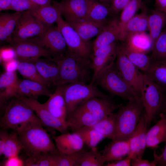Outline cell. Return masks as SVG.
<instances>
[{
  "mask_svg": "<svg viewBox=\"0 0 166 166\" xmlns=\"http://www.w3.org/2000/svg\"><path fill=\"white\" fill-rule=\"evenodd\" d=\"M49 59L59 66L57 86L74 82L87 83L91 78L90 59L81 57L67 49L64 54Z\"/></svg>",
  "mask_w": 166,
  "mask_h": 166,
  "instance_id": "obj_1",
  "label": "cell"
},
{
  "mask_svg": "<svg viewBox=\"0 0 166 166\" xmlns=\"http://www.w3.org/2000/svg\"><path fill=\"white\" fill-rule=\"evenodd\" d=\"M41 122L33 123L18 134L19 140L28 157L58 151Z\"/></svg>",
  "mask_w": 166,
  "mask_h": 166,
  "instance_id": "obj_2",
  "label": "cell"
},
{
  "mask_svg": "<svg viewBox=\"0 0 166 166\" xmlns=\"http://www.w3.org/2000/svg\"><path fill=\"white\" fill-rule=\"evenodd\" d=\"M14 97L6 106L1 118V127L13 129L18 133L33 123H42L30 107L19 99Z\"/></svg>",
  "mask_w": 166,
  "mask_h": 166,
  "instance_id": "obj_3",
  "label": "cell"
},
{
  "mask_svg": "<svg viewBox=\"0 0 166 166\" xmlns=\"http://www.w3.org/2000/svg\"><path fill=\"white\" fill-rule=\"evenodd\" d=\"M143 108L140 97L128 100L127 104L120 105L116 114L114 140H128L134 132Z\"/></svg>",
  "mask_w": 166,
  "mask_h": 166,
  "instance_id": "obj_4",
  "label": "cell"
},
{
  "mask_svg": "<svg viewBox=\"0 0 166 166\" xmlns=\"http://www.w3.org/2000/svg\"><path fill=\"white\" fill-rule=\"evenodd\" d=\"M95 82L111 94L128 100L140 97L122 77L115 63L101 73Z\"/></svg>",
  "mask_w": 166,
  "mask_h": 166,
  "instance_id": "obj_5",
  "label": "cell"
},
{
  "mask_svg": "<svg viewBox=\"0 0 166 166\" xmlns=\"http://www.w3.org/2000/svg\"><path fill=\"white\" fill-rule=\"evenodd\" d=\"M162 89L143 73V83L140 99L145 110V123L149 126L155 116L160 110L164 100V93Z\"/></svg>",
  "mask_w": 166,
  "mask_h": 166,
  "instance_id": "obj_6",
  "label": "cell"
},
{
  "mask_svg": "<svg viewBox=\"0 0 166 166\" xmlns=\"http://www.w3.org/2000/svg\"><path fill=\"white\" fill-rule=\"evenodd\" d=\"M63 93L67 106V117L90 98L94 97L108 98L91 83L88 84L74 82L64 85Z\"/></svg>",
  "mask_w": 166,
  "mask_h": 166,
  "instance_id": "obj_7",
  "label": "cell"
},
{
  "mask_svg": "<svg viewBox=\"0 0 166 166\" xmlns=\"http://www.w3.org/2000/svg\"><path fill=\"white\" fill-rule=\"evenodd\" d=\"M48 27L31 11H23L12 34L13 43L27 40L37 36L41 37Z\"/></svg>",
  "mask_w": 166,
  "mask_h": 166,
  "instance_id": "obj_8",
  "label": "cell"
},
{
  "mask_svg": "<svg viewBox=\"0 0 166 166\" xmlns=\"http://www.w3.org/2000/svg\"><path fill=\"white\" fill-rule=\"evenodd\" d=\"M56 22L65 38L68 49L83 57L91 58L93 49L90 42L82 39L75 30L62 18L61 13Z\"/></svg>",
  "mask_w": 166,
  "mask_h": 166,
  "instance_id": "obj_9",
  "label": "cell"
},
{
  "mask_svg": "<svg viewBox=\"0 0 166 166\" xmlns=\"http://www.w3.org/2000/svg\"><path fill=\"white\" fill-rule=\"evenodd\" d=\"M115 63L121 75L135 93L140 97L143 73L130 61L118 45Z\"/></svg>",
  "mask_w": 166,
  "mask_h": 166,
  "instance_id": "obj_10",
  "label": "cell"
},
{
  "mask_svg": "<svg viewBox=\"0 0 166 166\" xmlns=\"http://www.w3.org/2000/svg\"><path fill=\"white\" fill-rule=\"evenodd\" d=\"M14 97L19 99L30 107L35 113L43 126L48 129L49 131L55 130L61 134L67 132L68 127L67 123L54 117L44 104L40 103L37 99L18 95H15Z\"/></svg>",
  "mask_w": 166,
  "mask_h": 166,
  "instance_id": "obj_11",
  "label": "cell"
},
{
  "mask_svg": "<svg viewBox=\"0 0 166 166\" xmlns=\"http://www.w3.org/2000/svg\"><path fill=\"white\" fill-rule=\"evenodd\" d=\"M11 44L19 61H28L42 56L50 58L54 56L48 49L44 48L41 39L32 38Z\"/></svg>",
  "mask_w": 166,
  "mask_h": 166,
  "instance_id": "obj_12",
  "label": "cell"
},
{
  "mask_svg": "<svg viewBox=\"0 0 166 166\" xmlns=\"http://www.w3.org/2000/svg\"><path fill=\"white\" fill-rule=\"evenodd\" d=\"M118 46L114 42L93 51L91 57L93 73L91 83L93 84L101 73L114 63Z\"/></svg>",
  "mask_w": 166,
  "mask_h": 166,
  "instance_id": "obj_13",
  "label": "cell"
},
{
  "mask_svg": "<svg viewBox=\"0 0 166 166\" xmlns=\"http://www.w3.org/2000/svg\"><path fill=\"white\" fill-rule=\"evenodd\" d=\"M91 0H62L53 1L65 21L87 18Z\"/></svg>",
  "mask_w": 166,
  "mask_h": 166,
  "instance_id": "obj_14",
  "label": "cell"
},
{
  "mask_svg": "<svg viewBox=\"0 0 166 166\" xmlns=\"http://www.w3.org/2000/svg\"><path fill=\"white\" fill-rule=\"evenodd\" d=\"M126 39L119 19L114 17L108 20L103 30L98 35L93 45V51L101 47L108 45L120 40Z\"/></svg>",
  "mask_w": 166,
  "mask_h": 166,
  "instance_id": "obj_15",
  "label": "cell"
},
{
  "mask_svg": "<svg viewBox=\"0 0 166 166\" xmlns=\"http://www.w3.org/2000/svg\"><path fill=\"white\" fill-rule=\"evenodd\" d=\"M147 127L144 114H141L134 132L128 140L130 151L127 156L131 160L143 156L147 148Z\"/></svg>",
  "mask_w": 166,
  "mask_h": 166,
  "instance_id": "obj_16",
  "label": "cell"
},
{
  "mask_svg": "<svg viewBox=\"0 0 166 166\" xmlns=\"http://www.w3.org/2000/svg\"><path fill=\"white\" fill-rule=\"evenodd\" d=\"M120 106L109 98L94 97L85 100L78 107L92 113L101 120L113 113Z\"/></svg>",
  "mask_w": 166,
  "mask_h": 166,
  "instance_id": "obj_17",
  "label": "cell"
},
{
  "mask_svg": "<svg viewBox=\"0 0 166 166\" xmlns=\"http://www.w3.org/2000/svg\"><path fill=\"white\" fill-rule=\"evenodd\" d=\"M44 46L46 47L54 57L65 53L67 47L65 38L57 26L48 27L40 37Z\"/></svg>",
  "mask_w": 166,
  "mask_h": 166,
  "instance_id": "obj_18",
  "label": "cell"
},
{
  "mask_svg": "<svg viewBox=\"0 0 166 166\" xmlns=\"http://www.w3.org/2000/svg\"><path fill=\"white\" fill-rule=\"evenodd\" d=\"M63 87L64 85L57 86L54 92L43 104L54 117L67 123V108L64 95Z\"/></svg>",
  "mask_w": 166,
  "mask_h": 166,
  "instance_id": "obj_19",
  "label": "cell"
},
{
  "mask_svg": "<svg viewBox=\"0 0 166 166\" xmlns=\"http://www.w3.org/2000/svg\"><path fill=\"white\" fill-rule=\"evenodd\" d=\"M55 142L56 147L61 152L70 154L83 149L85 144L81 136L75 132H66L58 136L52 135Z\"/></svg>",
  "mask_w": 166,
  "mask_h": 166,
  "instance_id": "obj_20",
  "label": "cell"
},
{
  "mask_svg": "<svg viewBox=\"0 0 166 166\" xmlns=\"http://www.w3.org/2000/svg\"><path fill=\"white\" fill-rule=\"evenodd\" d=\"M66 21L75 30L82 39L86 41H89L92 38L98 36L103 30L106 24L97 23L86 18Z\"/></svg>",
  "mask_w": 166,
  "mask_h": 166,
  "instance_id": "obj_21",
  "label": "cell"
},
{
  "mask_svg": "<svg viewBox=\"0 0 166 166\" xmlns=\"http://www.w3.org/2000/svg\"><path fill=\"white\" fill-rule=\"evenodd\" d=\"M47 87L39 82L27 79L19 80L14 97L18 95L37 99L42 96L49 97L52 93Z\"/></svg>",
  "mask_w": 166,
  "mask_h": 166,
  "instance_id": "obj_22",
  "label": "cell"
},
{
  "mask_svg": "<svg viewBox=\"0 0 166 166\" xmlns=\"http://www.w3.org/2000/svg\"><path fill=\"white\" fill-rule=\"evenodd\" d=\"M129 151L128 140H116L109 142L101 153L104 163L121 159L128 156Z\"/></svg>",
  "mask_w": 166,
  "mask_h": 166,
  "instance_id": "obj_23",
  "label": "cell"
},
{
  "mask_svg": "<svg viewBox=\"0 0 166 166\" xmlns=\"http://www.w3.org/2000/svg\"><path fill=\"white\" fill-rule=\"evenodd\" d=\"M100 121L95 115L79 107L68 116L66 119L68 128L73 132L82 127L93 126Z\"/></svg>",
  "mask_w": 166,
  "mask_h": 166,
  "instance_id": "obj_24",
  "label": "cell"
},
{
  "mask_svg": "<svg viewBox=\"0 0 166 166\" xmlns=\"http://www.w3.org/2000/svg\"><path fill=\"white\" fill-rule=\"evenodd\" d=\"M33 63L48 86H57L59 75V66L55 62L39 58L28 61Z\"/></svg>",
  "mask_w": 166,
  "mask_h": 166,
  "instance_id": "obj_25",
  "label": "cell"
},
{
  "mask_svg": "<svg viewBox=\"0 0 166 166\" xmlns=\"http://www.w3.org/2000/svg\"><path fill=\"white\" fill-rule=\"evenodd\" d=\"M124 42L125 44L130 49L146 54L152 51L154 43L149 34L145 32L128 35Z\"/></svg>",
  "mask_w": 166,
  "mask_h": 166,
  "instance_id": "obj_26",
  "label": "cell"
},
{
  "mask_svg": "<svg viewBox=\"0 0 166 166\" xmlns=\"http://www.w3.org/2000/svg\"><path fill=\"white\" fill-rule=\"evenodd\" d=\"M19 80L15 71H6L0 76L1 106L8 99L14 97Z\"/></svg>",
  "mask_w": 166,
  "mask_h": 166,
  "instance_id": "obj_27",
  "label": "cell"
},
{
  "mask_svg": "<svg viewBox=\"0 0 166 166\" xmlns=\"http://www.w3.org/2000/svg\"><path fill=\"white\" fill-rule=\"evenodd\" d=\"M160 117L156 123L148 130L147 148H155L166 139V117L162 113Z\"/></svg>",
  "mask_w": 166,
  "mask_h": 166,
  "instance_id": "obj_28",
  "label": "cell"
},
{
  "mask_svg": "<svg viewBox=\"0 0 166 166\" xmlns=\"http://www.w3.org/2000/svg\"><path fill=\"white\" fill-rule=\"evenodd\" d=\"M144 73L164 91L166 90V60L152 59L149 68Z\"/></svg>",
  "mask_w": 166,
  "mask_h": 166,
  "instance_id": "obj_29",
  "label": "cell"
},
{
  "mask_svg": "<svg viewBox=\"0 0 166 166\" xmlns=\"http://www.w3.org/2000/svg\"><path fill=\"white\" fill-rule=\"evenodd\" d=\"M142 9V11L140 13L135 14L126 23L124 29L126 38L128 35L145 32L148 29V15L147 14L146 8L143 4Z\"/></svg>",
  "mask_w": 166,
  "mask_h": 166,
  "instance_id": "obj_30",
  "label": "cell"
},
{
  "mask_svg": "<svg viewBox=\"0 0 166 166\" xmlns=\"http://www.w3.org/2000/svg\"><path fill=\"white\" fill-rule=\"evenodd\" d=\"M166 26V13L156 9L148 16L149 35L154 42Z\"/></svg>",
  "mask_w": 166,
  "mask_h": 166,
  "instance_id": "obj_31",
  "label": "cell"
},
{
  "mask_svg": "<svg viewBox=\"0 0 166 166\" xmlns=\"http://www.w3.org/2000/svg\"><path fill=\"white\" fill-rule=\"evenodd\" d=\"M120 46L129 59L139 70L143 71L144 73L147 71L152 61L151 57L148 56L147 54L130 49L124 43Z\"/></svg>",
  "mask_w": 166,
  "mask_h": 166,
  "instance_id": "obj_32",
  "label": "cell"
},
{
  "mask_svg": "<svg viewBox=\"0 0 166 166\" xmlns=\"http://www.w3.org/2000/svg\"><path fill=\"white\" fill-rule=\"evenodd\" d=\"M110 14L111 13L109 6L91 0L86 18L97 23L105 24Z\"/></svg>",
  "mask_w": 166,
  "mask_h": 166,
  "instance_id": "obj_33",
  "label": "cell"
},
{
  "mask_svg": "<svg viewBox=\"0 0 166 166\" xmlns=\"http://www.w3.org/2000/svg\"><path fill=\"white\" fill-rule=\"evenodd\" d=\"M31 11L40 21L48 27L56 22L60 13L54 5L51 4L40 6L37 10Z\"/></svg>",
  "mask_w": 166,
  "mask_h": 166,
  "instance_id": "obj_34",
  "label": "cell"
},
{
  "mask_svg": "<svg viewBox=\"0 0 166 166\" xmlns=\"http://www.w3.org/2000/svg\"><path fill=\"white\" fill-rule=\"evenodd\" d=\"M116 114L113 113L91 126L105 138L114 140L116 130Z\"/></svg>",
  "mask_w": 166,
  "mask_h": 166,
  "instance_id": "obj_35",
  "label": "cell"
},
{
  "mask_svg": "<svg viewBox=\"0 0 166 166\" xmlns=\"http://www.w3.org/2000/svg\"><path fill=\"white\" fill-rule=\"evenodd\" d=\"M59 151L42 153L28 157L25 162L27 166H57Z\"/></svg>",
  "mask_w": 166,
  "mask_h": 166,
  "instance_id": "obj_36",
  "label": "cell"
},
{
  "mask_svg": "<svg viewBox=\"0 0 166 166\" xmlns=\"http://www.w3.org/2000/svg\"><path fill=\"white\" fill-rule=\"evenodd\" d=\"M17 70L26 79L35 81L47 86L48 85L38 72L35 65L27 61H19Z\"/></svg>",
  "mask_w": 166,
  "mask_h": 166,
  "instance_id": "obj_37",
  "label": "cell"
},
{
  "mask_svg": "<svg viewBox=\"0 0 166 166\" xmlns=\"http://www.w3.org/2000/svg\"><path fill=\"white\" fill-rule=\"evenodd\" d=\"M75 132L81 136L85 144L91 148L96 147L105 138L102 135L91 126L82 127Z\"/></svg>",
  "mask_w": 166,
  "mask_h": 166,
  "instance_id": "obj_38",
  "label": "cell"
},
{
  "mask_svg": "<svg viewBox=\"0 0 166 166\" xmlns=\"http://www.w3.org/2000/svg\"><path fill=\"white\" fill-rule=\"evenodd\" d=\"M101 152L96 147L91 148L88 151H85L77 162L78 166H101L104 164Z\"/></svg>",
  "mask_w": 166,
  "mask_h": 166,
  "instance_id": "obj_39",
  "label": "cell"
},
{
  "mask_svg": "<svg viewBox=\"0 0 166 166\" xmlns=\"http://www.w3.org/2000/svg\"><path fill=\"white\" fill-rule=\"evenodd\" d=\"M23 149L19 140L18 134L15 131L9 133L5 145L3 155L5 158L10 156L18 155Z\"/></svg>",
  "mask_w": 166,
  "mask_h": 166,
  "instance_id": "obj_40",
  "label": "cell"
},
{
  "mask_svg": "<svg viewBox=\"0 0 166 166\" xmlns=\"http://www.w3.org/2000/svg\"><path fill=\"white\" fill-rule=\"evenodd\" d=\"M143 5L142 0H130L127 5L122 10L119 20L123 32L126 23L136 14L137 11L142 8Z\"/></svg>",
  "mask_w": 166,
  "mask_h": 166,
  "instance_id": "obj_41",
  "label": "cell"
},
{
  "mask_svg": "<svg viewBox=\"0 0 166 166\" xmlns=\"http://www.w3.org/2000/svg\"><path fill=\"white\" fill-rule=\"evenodd\" d=\"M151 51L152 59L166 60V27L154 42Z\"/></svg>",
  "mask_w": 166,
  "mask_h": 166,
  "instance_id": "obj_42",
  "label": "cell"
},
{
  "mask_svg": "<svg viewBox=\"0 0 166 166\" xmlns=\"http://www.w3.org/2000/svg\"><path fill=\"white\" fill-rule=\"evenodd\" d=\"M85 150L83 148L70 154H65L59 151L57 166H73L76 165Z\"/></svg>",
  "mask_w": 166,
  "mask_h": 166,
  "instance_id": "obj_43",
  "label": "cell"
},
{
  "mask_svg": "<svg viewBox=\"0 0 166 166\" xmlns=\"http://www.w3.org/2000/svg\"><path fill=\"white\" fill-rule=\"evenodd\" d=\"M23 12L15 11L12 14L7 13L5 28L7 37V42L12 44L11 35L16 26L18 21Z\"/></svg>",
  "mask_w": 166,
  "mask_h": 166,
  "instance_id": "obj_44",
  "label": "cell"
},
{
  "mask_svg": "<svg viewBox=\"0 0 166 166\" xmlns=\"http://www.w3.org/2000/svg\"><path fill=\"white\" fill-rule=\"evenodd\" d=\"M39 7L31 0H12L10 10L15 11H32Z\"/></svg>",
  "mask_w": 166,
  "mask_h": 166,
  "instance_id": "obj_45",
  "label": "cell"
},
{
  "mask_svg": "<svg viewBox=\"0 0 166 166\" xmlns=\"http://www.w3.org/2000/svg\"><path fill=\"white\" fill-rule=\"evenodd\" d=\"M130 0H111L110 9L111 14H116L122 10L128 4Z\"/></svg>",
  "mask_w": 166,
  "mask_h": 166,
  "instance_id": "obj_46",
  "label": "cell"
},
{
  "mask_svg": "<svg viewBox=\"0 0 166 166\" xmlns=\"http://www.w3.org/2000/svg\"><path fill=\"white\" fill-rule=\"evenodd\" d=\"M6 159L5 160L1 163L0 166H25V162L18 156V155L12 156Z\"/></svg>",
  "mask_w": 166,
  "mask_h": 166,
  "instance_id": "obj_47",
  "label": "cell"
},
{
  "mask_svg": "<svg viewBox=\"0 0 166 166\" xmlns=\"http://www.w3.org/2000/svg\"><path fill=\"white\" fill-rule=\"evenodd\" d=\"M16 57L14 49L12 48H3L0 51V58L3 63L15 59Z\"/></svg>",
  "mask_w": 166,
  "mask_h": 166,
  "instance_id": "obj_48",
  "label": "cell"
},
{
  "mask_svg": "<svg viewBox=\"0 0 166 166\" xmlns=\"http://www.w3.org/2000/svg\"><path fill=\"white\" fill-rule=\"evenodd\" d=\"M165 145L161 154L160 155L154 153V160L153 161L156 165L166 166V139L164 141Z\"/></svg>",
  "mask_w": 166,
  "mask_h": 166,
  "instance_id": "obj_49",
  "label": "cell"
},
{
  "mask_svg": "<svg viewBox=\"0 0 166 166\" xmlns=\"http://www.w3.org/2000/svg\"><path fill=\"white\" fill-rule=\"evenodd\" d=\"M7 13L1 14L0 16V40L1 41H7L5 22Z\"/></svg>",
  "mask_w": 166,
  "mask_h": 166,
  "instance_id": "obj_50",
  "label": "cell"
},
{
  "mask_svg": "<svg viewBox=\"0 0 166 166\" xmlns=\"http://www.w3.org/2000/svg\"><path fill=\"white\" fill-rule=\"evenodd\" d=\"M131 165L132 166H155V163L152 161L149 162L142 157H137L131 160Z\"/></svg>",
  "mask_w": 166,
  "mask_h": 166,
  "instance_id": "obj_51",
  "label": "cell"
},
{
  "mask_svg": "<svg viewBox=\"0 0 166 166\" xmlns=\"http://www.w3.org/2000/svg\"><path fill=\"white\" fill-rule=\"evenodd\" d=\"M131 159L127 156L119 160L108 162L105 166H130L131 165Z\"/></svg>",
  "mask_w": 166,
  "mask_h": 166,
  "instance_id": "obj_52",
  "label": "cell"
},
{
  "mask_svg": "<svg viewBox=\"0 0 166 166\" xmlns=\"http://www.w3.org/2000/svg\"><path fill=\"white\" fill-rule=\"evenodd\" d=\"M9 133L6 130L2 129L0 132V156L3 155L4 148Z\"/></svg>",
  "mask_w": 166,
  "mask_h": 166,
  "instance_id": "obj_53",
  "label": "cell"
},
{
  "mask_svg": "<svg viewBox=\"0 0 166 166\" xmlns=\"http://www.w3.org/2000/svg\"><path fill=\"white\" fill-rule=\"evenodd\" d=\"M4 68L6 71L14 72L17 69L18 61L13 59L3 63Z\"/></svg>",
  "mask_w": 166,
  "mask_h": 166,
  "instance_id": "obj_54",
  "label": "cell"
},
{
  "mask_svg": "<svg viewBox=\"0 0 166 166\" xmlns=\"http://www.w3.org/2000/svg\"><path fill=\"white\" fill-rule=\"evenodd\" d=\"M156 9L166 13V0H155Z\"/></svg>",
  "mask_w": 166,
  "mask_h": 166,
  "instance_id": "obj_55",
  "label": "cell"
},
{
  "mask_svg": "<svg viewBox=\"0 0 166 166\" xmlns=\"http://www.w3.org/2000/svg\"><path fill=\"white\" fill-rule=\"evenodd\" d=\"M12 0H0V10H10Z\"/></svg>",
  "mask_w": 166,
  "mask_h": 166,
  "instance_id": "obj_56",
  "label": "cell"
},
{
  "mask_svg": "<svg viewBox=\"0 0 166 166\" xmlns=\"http://www.w3.org/2000/svg\"><path fill=\"white\" fill-rule=\"evenodd\" d=\"M40 6H44L50 4L51 0H31Z\"/></svg>",
  "mask_w": 166,
  "mask_h": 166,
  "instance_id": "obj_57",
  "label": "cell"
},
{
  "mask_svg": "<svg viewBox=\"0 0 166 166\" xmlns=\"http://www.w3.org/2000/svg\"><path fill=\"white\" fill-rule=\"evenodd\" d=\"M160 109L162 110V113H163L166 117V95L164 94L163 101Z\"/></svg>",
  "mask_w": 166,
  "mask_h": 166,
  "instance_id": "obj_58",
  "label": "cell"
},
{
  "mask_svg": "<svg viewBox=\"0 0 166 166\" xmlns=\"http://www.w3.org/2000/svg\"><path fill=\"white\" fill-rule=\"evenodd\" d=\"M96 1L104 3L110 6L111 0H94Z\"/></svg>",
  "mask_w": 166,
  "mask_h": 166,
  "instance_id": "obj_59",
  "label": "cell"
}]
</instances>
